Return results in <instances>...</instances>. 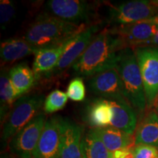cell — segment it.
Returning <instances> with one entry per match:
<instances>
[{
	"mask_svg": "<svg viewBox=\"0 0 158 158\" xmlns=\"http://www.w3.org/2000/svg\"><path fill=\"white\" fill-rule=\"evenodd\" d=\"M134 158H158V149L152 146L139 144L133 147Z\"/></svg>",
	"mask_w": 158,
	"mask_h": 158,
	"instance_id": "cell-26",
	"label": "cell"
},
{
	"mask_svg": "<svg viewBox=\"0 0 158 158\" xmlns=\"http://www.w3.org/2000/svg\"><path fill=\"white\" fill-rule=\"evenodd\" d=\"M67 94L68 98L75 102H81L86 97V87L81 77H76L73 79L68 85L67 89Z\"/></svg>",
	"mask_w": 158,
	"mask_h": 158,
	"instance_id": "cell-24",
	"label": "cell"
},
{
	"mask_svg": "<svg viewBox=\"0 0 158 158\" xmlns=\"http://www.w3.org/2000/svg\"><path fill=\"white\" fill-rule=\"evenodd\" d=\"M108 21L114 26L127 25L147 21L158 15V7L152 1L134 0L112 6Z\"/></svg>",
	"mask_w": 158,
	"mask_h": 158,
	"instance_id": "cell-8",
	"label": "cell"
},
{
	"mask_svg": "<svg viewBox=\"0 0 158 158\" xmlns=\"http://www.w3.org/2000/svg\"><path fill=\"white\" fill-rule=\"evenodd\" d=\"M89 87L101 98L116 101H127L124 95L123 85L117 70L110 69L91 77Z\"/></svg>",
	"mask_w": 158,
	"mask_h": 158,
	"instance_id": "cell-10",
	"label": "cell"
},
{
	"mask_svg": "<svg viewBox=\"0 0 158 158\" xmlns=\"http://www.w3.org/2000/svg\"><path fill=\"white\" fill-rule=\"evenodd\" d=\"M8 73L17 100L24 96L37 81L34 71L25 63H20L13 66Z\"/></svg>",
	"mask_w": 158,
	"mask_h": 158,
	"instance_id": "cell-17",
	"label": "cell"
},
{
	"mask_svg": "<svg viewBox=\"0 0 158 158\" xmlns=\"http://www.w3.org/2000/svg\"><path fill=\"white\" fill-rule=\"evenodd\" d=\"M112 118L110 126L133 135L137 128L138 118L135 110L127 101L109 100Z\"/></svg>",
	"mask_w": 158,
	"mask_h": 158,
	"instance_id": "cell-15",
	"label": "cell"
},
{
	"mask_svg": "<svg viewBox=\"0 0 158 158\" xmlns=\"http://www.w3.org/2000/svg\"><path fill=\"white\" fill-rule=\"evenodd\" d=\"M127 48L122 40L105 28L99 32L72 66L77 76L92 77L116 68L118 54Z\"/></svg>",
	"mask_w": 158,
	"mask_h": 158,
	"instance_id": "cell-1",
	"label": "cell"
},
{
	"mask_svg": "<svg viewBox=\"0 0 158 158\" xmlns=\"http://www.w3.org/2000/svg\"><path fill=\"white\" fill-rule=\"evenodd\" d=\"M15 13V4L10 0H1L0 2V23L2 28L10 22Z\"/></svg>",
	"mask_w": 158,
	"mask_h": 158,
	"instance_id": "cell-25",
	"label": "cell"
},
{
	"mask_svg": "<svg viewBox=\"0 0 158 158\" xmlns=\"http://www.w3.org/2000/svg\"><path fill=\"white\" fill-rule=\"evenodd\" d=\"M133 50L143 79L147 108L151 109L158 96V47L140 46Z\"/></svg>",
	"mask_w": 158,
	"mask_h": 158,
	"instance_id": "cell-6",
	"label": "cell"
},
{
	"mask_svg": "<svg viewBox=\"0 0 158 158\" xmlns=\"http://www.w3.org/2000/svg\"><path fill=\"white\" fill-rule=\"evenodd\" d=\"M87 27L68 22L48 13H42L29 26L24 39L37 49L45 48L64 43Z\"/></svg>",
	"mask_w": 158,
	"mask_h": 158,
	"instance_id": "cell-2",
	"label": "cell"
},
{
	"mask_svg": "<svg viewBox=\"0 0 158 158\" xmlns=\"http://www.w3.org/2000/svg\"><path fill=\"white\" fill-rule=\"evenodd\" d=\"M155 110H156V112H157V114H158V106H157V107H156V108H155Z\"/></svg>",
	"mask_w": 158,
	"mask_h": 158,
	"instance_id": "cell-30",
	"label": "cell"
},
{
	"mask_svg": "<svg viewBox=\"0 0 158 158\" xmlns=\"http://www.w3.org/2000/svg\"><path fill=\"white\" fill-rule=\"evenodd\" d=\"M46 121L45 114H37L11 138L8 144L10 152L17 158H33Z\"/></svg>",
	"mask_w": 158,
	"mask_h": 158,
	"instance_id": "cell-7",
	"label": "cell"
},
{
	"mask_svg": "<svg viewBox=\"0 0 158 158\" xmlns=\"http://www.w3.org/2000/svg\"><path fill=\"white\" fill-rule=\"evenodd\" d=\"M62 117L47 119L33 158H60Z\"/></svg>",
	"mask_w": 158,
	"mask_h": 158,
	"instance_id": "cell-11",
	"label": "cell"
},
{
	"mask_svg": "<svg viewBox=\"0 0 158 158\" xmlns=\"http://www.w3.org/2000/svg\"><path fill=\"white\" fill-rule=\"evenodd\" d=\"M2 158H12V157H7V156H4V157H2Z\"/></svg>",
	"mask_w": 158,
	"mask_h": 158,
	"instance_id": "cell-31",
	"label": "cell"
},
{
	"mask_svg": "<svg viewBox=\"0 0 158 158\" xmlns=\"http://www.w3.org/2000/svg\"><path fill=\"white\" fill-rule=\"evenodd\" d=\"M67 93L59 89H55L51 92L45 100L43 108L45 113L52 114L62 110L68 102Z\"/></svg>",
	"mask_w": 158,
	"mask_h": 158,
	"instance_id": "cell-23",
	"label": "cell"
},
{
	"mask_svg": "<svg viewBox=\"0 0 158 158\" xmlns=\"http://www.w3.org/2000/svg\"><path fill=\"white\" fill-rule=\"evenodd\" d=\"M16 100L14 89L10 81L9 73L2 71L0 77V117L2 122L5 121Z\"/></svg>",
	"mask_w": 158,
	"mask_h": 158,
	"instance_id": "cell-22",
	"label": "cell"
},
{
	"mask_svg": "<svg viewBox=\"0 0 158 158\" xmlns=\"http://www.w3.org/2000/svg\"><path fill=\"white\" fill-rule=\"evenodd\" d=\"M132 149L133 147L113 152H111V158H134Z\"/></svg>",
	"mask_w": 158,
	"mask_h": 158,
	"instance_id": "cell-27",
	"label": "cell"
},
{
	"mask_svg": "<svg viewBox=\"0 0 158 158\" xmlns=\"http://www.w3.org/2000/svg\"><path fill=\"white\" fill-rule=\"evenodd\" d=\"M69 40L70 39L60 44L37 49L35 54L32 66L37 80L41 76L50 77L62 57Z\"/></svg>",
	"mask_w": 158,
	"mask_h": 158,
	"instance_id": "cell-14",
	"label": "cell"
},
{
	"mask_svg": "<svg viewBox=\"0 0 158 158\" xmlns=\"http://www.w3.org/2000/svg\"><path fill=\"white\" fill-rule=\"evenodd\" d=\"M145 144L158 149V114L156 110H150L138 124L134 145Z\"/></svg>",
	"mask_w": 158,
	"mask_h": 158,
	"instance_id": "cell-16",
	"label": "cell"
},
{
	"mask_svg": "<svg viewBox=\"0 0 158 158\" xmlns=\"http://www.w3.org/2000/svg\"><path fill=\"white\" fill-rule=\"evenodd\" d=\"M111 118L112 112L109 100L106 99H95L91 102L86 109V122L92 128L108 127Z\"/></svg>",
	"mask_w": 158,
	"mask_h": 158,
	"instance_id": "cell-20",
	"label": "cell"
},
{
	"mask_svg": "<svg viewBox=\"0 0 158 158\" xmlns=\"http://www.w3.org/2000/svg\"><path fill=\"white\" fill-rule=\"evenodd\" d=\"M84 127L80 124L62 117L60 158H83L81 141Z\"/></svg>",
	"mask_w": 158,
	"mask_h": 158,
	"instance_id": "cell-13",
	"label": "cell"
},
{
	"mask_svg": "<svg viewBox=\"0 0 158 158\" xmlns=\"http://www.w3.org/2000/svg\"><path fill=\"white\" fill-rule=\"evenodd\" d=\"M116 69L122 85L124 95L127 102L140 112L147 108L143 79L133 48H125L118 54Z\"/></svg>",
	"mask_w": 158,
	"mask_h": 158,
	"instance_id": "cell-3",
	"label": "cell"
},
{
	"mask_svg": "<svg viewBox=\"0 0 158 158\" xmlns=\"http://www.w3.org/2000/svg\"><path fill=\"white\" fill-rule=\"evenodd\" d=\"M51 15L77 25L90 26L97 17L94 4L81 0H50L45 3Z\"/></svg>",
	"mask_w": 158,
	"mask_h": 158,
	"instance_id": "cell-5",
	"label": "cell"
},
{
	"mask_svg": "<svg viewBox=\"0 0 158 158\" xmlns=\"http://www.w3.org/2000/svg\"><path fill=\"white\" fill-rule=\"evenodd\" d=\"M102 27V23H96L86 27L70 39L68 44L51 76H56L72 67L92 43Z\"/></svg>",
	"mask_w": 158,
	"mask_h": 158,
	"instance_id": "cell-9",
	"label": "cell"
},
{
	"mask_svg": "<svg viewBox=\"0 0 158 158\" xmlns=\"http://www.w3.org/2000/svg\"><path fill=\"white\" fill-rule=\"evenodd\" d=\"M157 31H158V30H157Z\"/></svg>",
	"mask_w": 158,
	"mask_h": 158,
	"instance_id": "cell-32",
	"label": "cell"
},
{
	"mask_svg": "<svg viewBox=\"0 0 158 158\" xmlns=\"http://www.w3.org/2000/svg\"><path fill=\"white\" fill-rule=\"evenodd\" d=\"M37 50L24 38H9L1 43V60L3 63L15 62L29 55H35Z\"/></svg>",
	"mask_w": 158,
	"mask_h": 158,
	"instance_id": "cell-19",
	"label": "cell"
},
{
	"mask_svg": "<svg viewBox=\"0 0 158 158\" xmlns=\"http://www.w3.org/2000/svg\"><path fill=\"white\" fill-rule=\"evenodd\" d=\"M81 154L83 158H111V152L99 138L93 128L84 133Z\"/></svg>",
	"mask_w": 158,
	"mask_h": 158,
	"instance_id": "cell-21",
	"label": "cell"
},
{
	"mask_svg": "<svg viewBox=\"0 0 158 158\" xmlns=\"http://www.w3.org/2000/svg\"><path fill=\"white\" fill-rule=\"evenodd\" d=\"M152 2L157 6V7H158V0H152Z\"/></svg>",
	"mask_w": 158,
	"mask_h": 158,
	"instance_id": "cell-28",
	"label": "cell"
},
{
	"mask_svg": "<svg viewBox=\"0 0 158 158\" xmlns=\"http://www.w3.org/2000/svg\"><path fill=\"white\" fill-rule=\"evenodd\" d=\"M44 102V96L38 94L24 95L18 99L4 122L2 131V143L4 147L39 114Z\"/></svg>",
	"mask_w": 158,
	"mask_h": 158,
	"instance_id": "cell-4",
	"label": "cell"
},
{
	"mask_svg": "<svg viewBox=\"0 0 158 158\" xmlns=\"http://www.w3.org/2000/svg\"><path fill=\"white\" fill-rule=\"evenodd\" d=\"M93 129L99 138L110 152L132 148L135 146L134 136L124 133L117 128L108 126Z\"/></svg>",
	"mask_w": 158,
	"mask_h": 158,
	"instance_id": "cell-18",
	"label": "cell"
},
{
	"mask_svg": "<svg viewBox=\"0 0 158 158\" xmlns=\"http://www.w3.org/2000/svg\"><path fill=\"white\" fill-rule=\"evenodd\" d=\"M157 106H158V96H157V99H156V101H155V106H154V108H156V107H157Z\"/></svg>",
	"mask_w": 158,
	"mask_h": 158,
	"instance_id": "cell-29",
	"label": "cell"
},
{
	"mask_svg": "<svg viewBox=\"0 0 158 158\" xmlns=\"http://www.w3.org/2000/svg\"><path fill=\"white\" fill-rule=\"evenodd\" d=\"M158 27L152 19L127 25L114 26L109 29L110 33L120 37L127 47L135 48L142 46L155 36Z\"/></svg>",
	"mask_w": 158,
	"mask_h": 158,
	"instance_id": "cell-12",
	"label": "cell"
}]
</instances>
